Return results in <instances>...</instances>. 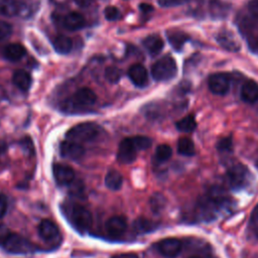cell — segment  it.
<instances>
[{"label":"cell","mask_w":258,"mask_h":258,"mask_svg":"<svg viewBox=\"0 0 258 258\" xmlns=\"http://www.w3.org/2000/svg\"><path fill=\"white\" fill-rule=\"evenodd\" d=\"M53 48L60 54L69 53L73 48V41L69 36L57 35L53 40Z\"/></svg>","instance_id":"obj_21"},{"label":"cell","mask_w":258,"mask_h":258,"mask_svg":"<svg viewBox=\"0 0 258 258\" xmlns=\"http://www.w3.org/2000/svg\"><path fill=\"white\" fill-rule=\"evenodd\" d=\"M257 166H258V161H257Z\"/></svg>","instance_id":"obj_44"},{"label":"cell","mask_w":258,"mask_h":258,"mask_svg":"<svg viewBox=\"0 0 258 258\" xmlns=\"http://www.w3.org/2000/svg\"><path fill=\"white\" fill-rule=\"evenodd\" d=\"M137 149L135 148L131 138L123 139L118 148L117 152V160L122 164L132 163L136 158Z\"/></svg>","instance_id":"obj_7"},{"label":"cell","mask_w":258,"mask_h":258,"mask_svg":"<svg viewBox=\"0 0 258 258\" xmlns=\"http://www.w3.org/2000/svg\"><path fill=\"white\" fill-rule=\"evenodd\" d=\"M60 155L64 158L72 160H78L85 154V148L78 142L75 141H62L59 145Z\"/></svg>","instance_id":"obj_8"},{"label":"cell","mask_w":258,"mask_h":258,"mask_svg":"<svg viewBox=\"0 0 258 258\" xmlns=\"http://www.w3.org/2000/svg\"><path fill=\"white\" fill-rule=\"evenodd\" d=\"M217 40L222 47H224L225 49H227L229 51L235 52L240 49V44H239L238 40L236 39L235 35L228 30L219 33Z\"/></svg>","instance_id":"obj_16"},{"label":"cell","mask_w":258,"mask_h":258,"mask_svg":"<svg viewBox=\"0 0 258 258\" xmlns=\"http://www.w3.org/2000/svg\"><path fill=\"white\" fill-rule=\"evenodd\" d=\"M38 234L42 240L51 241L58 236V229L52 221L43 220L38 225Z\"/></svg>","instance_id":"obj_14"},{"label":"cell","mask_w":258,"mask_h":258,"mask_svg":"<svg viewBox=\"0 0 258 258\" xmlns=\"http://www.w3.org/2000/svg\"><path fill=\"white\" fill-rule=\"evenodd\" d=\"M156 224L150 220H147L145 218H140L135 221L134 223V228L136 232L138 233H147L151 232L156 228Z\"/></svg>","instance_id":"obj_28"},{"label":"cell","mask_w":258,"mask_h":258,"mask_svg":"<svg viewBox=\"0 0 258 258\" xmlns=\"http://www.w3.org/2000/svg\"><path fill=\"white\" fill-rule=\"evenodd\" d=\"M132 142L137 150H145L151 146V139L146 136H135L132 137Z\"/></svg>","instance_id":"obj_31"},{"label":"cell","mask_w":258,"mask_h":258,"mask_svg":"<svg viewBox=\"0 0 258 258\" xmlns=\"http://www.w3.org/2000/svg\"><path fill=\"white\" fill-rule=\"evenodd\" d=\"M26 53L25 47L20 43H10L4 48V56L10 61L21 59Z\"/></svg>","instance_id":"obj_19"},{"label":"cell","mask_w":258,"mask_h":258,"mask_svg":"<svg viewBox=\"0 0 258 258\" xmlns=\"http://www.w3.org/2000/svg\"><path fill=\"white\" fill-rule=\"evenodd\" d=\"M189 0H158V4L161 7H174L185 4Z\"/></svg>","instance_id":"obj_35"},{"label":"cell","mask_w":258,"mask_h":258,"mask_svg":"<svg viewBox=\"0 0 258 258\" xmlns=\"http://www.w3.org/2000/svg\"><path fill=\"white\" fill-rule=\"evenodd\" d=\"M96 94L89 88H82L73 96V102L79 106H91L96 102Z\"/></svg>","instance_id":"obj_13"},{"label":"cell","mask_w":258,"mask_h":258,"mask_svg":"<svg viewBox=\"0 0 258 258\" xmlns=\"http://www.w3.org/2000/svg\"><path fill=\"white\" fill-rule=\"evenodd\" d=\"M209 89L215 95H226L230 89V77L226 73H215L209 78Z\"/></svg>","instance_id":"obj_6"},{"label":"cell","mask_w":258,"mask_h":258,"mask_svg":"<svg viewBox=\"0 0 258 258\" xmlns=\"http://www.w3.org/2000/svg\"><path fill=\"white\" fill-rule=\"evenodd\" d=\"M104 15L107 20L113 21L120 17V12H119V9L114 6H107L104 10Z\"/></svg>","instance_id":"obj_33"},{"label":"cell","mask_w":258,"mask_h":258,"mask_svg":"<svg viewBox=\"0 0 258 258\" xmlns=\"http://www.w3.org/2000/svg\"><path fill=\"white\" fill-rule=\"evenodd\" d=\"M12 82L18 89H20L23 92H26L30 89L32 81L30 75L26 71L18 70L13 74Z\"/></svg>","instance_id":"obj_20"},{"label":"cell","mask_w":258,"mask_h":258,"mask_svg":"<svg viewBox=\"0 0 258 258\" xmlns=\"http://www.w3.org/2000/svg\"><path fill=\"white\" fill-rule=\"evenodd\" d=\"M142 43L150 55L158 54L164 46V42L161 39V37L158 35H155V34L146 36L143 39Z\"/></svg>","instance_id":"obj_17"},{"label":"cell","mask_w":258,"mask_h":258,"mask_svg":"<svg viewBox=\"0 0 258 258\" xmlns=\"http://www.w3.org/2000/svg\"><path fill=\"white\" fill-rule=\"evenodd\" d=\"M249 177L250 172L248 168L243 164H236L232 166L227 173L228 182L230 186L235 189L245 186L249 180Z\"/></svg>","instance_id":"obj_5"},{"label":"cell","mask_w":258,"mask_h":258,"mask_svg":"<svg viewBox=\"0 0 258 258\" xmlns=\"http://www.w3.org/2000/svg\"><path fill=\"white\" fill-rule=\"evenodd\" d=\"M112 258H138V257L132 253H122V254L114 255Z\"/></svg>","instance_id":"obj_40"},{"label":"cell","mask_w":258,"mask_h":258,"mask_svg":"<svg viewBox=\"0 0 258 258\" xmlns=\"http://www.w3.org/2000/svg\"><path fill=\"white\" fill-rule=\"evenodd\" d=\"M128 77L137 87H144L148 82L147 71L141 63H135L131 66L128 71Z\"/></svg>","instance_id":"obj_11"},{"label":"cell","mask_w":258,"mask_h":258,"mask_svg":"<svg viewBox=\"0 0 258 258\" xmlns=\"http://www.w3.org/2000/svg\"><path fill=\"white\" fill-rule=\"evenodd\" d=\"M176 128L181 132H192L197 127L196 119L192 115H187L176 122Z\"/></svg>","instance_id":"obj_27"},{"label":"cell","mask_w":258,"mask_h":258,"mask_svg":"<svg viewBox=\"0 0 258 258\" xmlns=\"http://www.w3.org/2000/svg\"><path fill=\"white\" fill-rule=\"evenodd\" d=\"M167 37L168 40L171 44V46L175 49V50H180L184 44V42L188 39L187 35L181 31H170L167 33Z\"/></svg>","instance_id":"obj_23"},{"label":"cell","mask_w":258,"mask_h":258,"mask_svg":"<svg viewBox=\"0 0 258 258\" xmlns=\"http://www.w3.org/2000/svg\"><path fill=\"white\" fill-rule=\"evenodd\" d=\"M1 246L6 251L14 254H26L34 250V246L30 241H28L27 239H25L20 235H17L11 232L2 242Z\"/></svg>","instance_id":"obj_4"},{"label":"cell","mask_w":258,"mask_h":258,"mask_svg":"<svg viewBox=\"0 0 258 258\" xmlns=\"http://www.w3.org/2000/svg\"><path fill=\"white\" fill-rule=\"evenodd\" d=\"M123 182L122 175L117 170H109L105 176V184L112 190H117L121 187Z\"/></svg>","instance_id":"obj_22"},{"label":"cell","mask_w":258,"mask_h":258,"mask_svg":"<svg viewBox=\"0 0 258 258\" xmlns=\"http://www.w3.org/2000/svg\"><path fill=\"white\" fill-rule=\"evenodd\" d=\"M217 148L219 151H228L232 148V139L230 137H225L217 143Z\"/></svg>","instance_id":"obj_34"},{"label":"cell","mask_w":258,"mask_h":258,"mask_svg":"<svg viewBox=\"0 0 258 258\" xmlns=\"http://www.w3.org/2000/svg\"><path fill=\"white\" fill-rule=\"evenodd\" d=\"M177 73V66L174 58L164 55L155 61L151 67V75L155 81L164 82L171 80Z\"/></svg>","instance_id":"obj_2"},{"label":"cell","mask_w":258,"mask_h":258,"mask_svg":"<svg viewBox=\"0 0 258 258\" xmlns=\"http://www.w3.org/2000/svg\"><path fill=\"white\" fill-rule=\"evenodd\" d=\"M127 228L126 219L122 216H113L106 222V231L113 237L121 236Z\"/></svg>","instance_id":"obj_12"},{"label":"cell","mask_w":258,"mask_h":258,"mask_svg":"<svg viewBox=\"0 0 258 258\" xmlns=\"http://www.w3.org/2000/svg\"><path fill=\"white\" fill-rule=\"evenodd\" d=\"M189 258H201V257H199V256H192V257H189Z\"/></svg>","instance_id":"obj_43"},{"label":"cell","mask_w":258,"mask_h":258,"mask_svg":"<svg viewBox=\"0 0 258 258\" xmlns=\"http://www.w3.org/2000/svg\"><path fill=\"white\" fill-rule=\"evenodd\" d=\"M139 8H140V10H141L142 12H144V13H147L148 11L152 10V6L149 5V4H147V3H141V4L139 5Z\"/></svg>","instance_id":"obj_41"},{"label":"cell","mask_w":258,"mask_h":258,"mask_svg":"<svg viewBox=\"0 0 258 258\" xmlns=\"http://www.w3.org/2000/svg\"><path fill=\"white\" fill-rule=\"evenodd\" d=\"M12 33V26L10 23L0 20V40H4Z\"/></svg>","instance_id":"obj_32"},{"label":"cell","mask_w":258,"mask_h":258,"mask_svg":"<svg viewBox=\"0 0 258 258\" xmlns=\"http://www.w3.org/2000/svg\"><path fill=\"white\" fill-rule=\"evenodd\" d=\"M251 224H252V227H253L254 231H255L256 234L258 235V206L255 208V210H254V212H253Z\"/></svg>","instance_id":"obj_37"},{"label":"cell","mask_w":258,"mask_h":258,"mask_svg":"<svg viewBox=\"0 0 258 258\" xmlns=\"http://www.w3.org/2000/svg\"><path fill=\"white\" fill-rule=\"evenodd\" d=\"M93 0H75V2L81 7H88Z\"/></svg>","instance_id":"obj_42"},{"label":"cell","mask_w":258,"mask_h":258,"mask_svg":"<svg viewBox=\"0 0 258 258\" xmlns=\"http://www.w3.org/2000/svg\"><path fill=\"white\" fill-rule=\"evenodd\" d=\"M248 8L253 17L258 19V0H250Z\"/></svg>","instance_id":"obj_36"},{"label":"cell","mask_w":258,"mask_h":258,"mask_svg":"<svg viewBox=\"0 0 258 258\" xmlns=\"http://www.w3.org/2000/svg\"><path fill=\"white\" fill-rule=\"evenodd\" d=\"M7 211V200L3 195H0V218H2Z\"/></svg>","instance_id":"obj_38"},{"label":"cell","mask_w":258,"mask_h":258,"mask_svg":"<svg viewBox=\"0 0 258 258\" xmlns=\"http://www.w3.org/2000/svg\"><path fill=\"white\" fill-rule=\"evenodd\" d=\"M99 134V127L92 122L80 123L73 126L67 133L66 137L75 142H89L94 140Z\"/></svg>","instance_id":"obj_3"},{"label":"cell","mask_w":258,"mask_h":258,"mask_svg":"<svg viewBox=\"0 0 258 258\" xmlns=\"http://www.w3.org/2000/svg\"><path fill=\"white\" fill-rule=\"evenodd\" d=\"M241 98L246 103H255L258 100V85L252 80L244 83L241 89Z\"/></svg>","instance_id":"obj_15"},{"label":"cell","mask_w":258,"mask_h":258,"mask_svg":"<svg viewBox=\"0 0 258 258\" xmlns=\"http://www.w3.org/2000/svg\"><path fill=\"white\" fill-rule=\"evenodd\" d=\"M20 10V5L16 0H1L0 11L6 16H14Z\"/></svg>","instance_id":"obj_24"},{"label":"cell","mask_w":258,"mask_h":258,"mask_svg":"<svg viewBox=\"0 0 258 258\" xmlns=\"http://www.w3.org/2000/svg\"><path fill=\"white\" fill-rule=\"evenodd\" d=\"M62 212L72 226L81 233L87 232L92 225L91 213L82 205L77 203H64L62 206Z\"/></svg>","instance_id":"obj_1"},{"label":"cell","mask_w":258,"mask_h":258,"mask_svg":"<svg viewBox=\"0 0 258 258\" xmlns=\"http://www.w3.org/2000/svg\"><path fill=\"white\" fill-rule=\"evenodd\" d=\"M121 76H122L121 71L116 67H108L105 70V78L108 82L112 84L118 83L121 79Z\"/></svg>","instance_id":"obj_30"},{"label":"cell","mask_w":258,"mask_h":258,"mask_svg":"<svg viewBox=\"0 0 258 258\" xmlns=\"http://www.w3.org/2000/svg\"><path fill=\"white\" fill-rule=\"evenodd\" d=\"M9 233H10L9 230L5 226L0 225V245L2 244V242L5 240V238L8 236Z\"/></svg>","instance_id":"obj_39"},{"label":"cell","mask_w":258,"mask_h":258,"mask_svg":"<svg viewBox=\"0 0 258 258\" xmlns=\"http://www.w3.org/2000/svg\"><path fill=\"white\" fill-rule=\"evenodd\" d=\"M159 253L166 258H174L181 251V242L176 238H166L157 245Z\"/></svg>","instance_id":"obj_9"},{"label":"cell","mask_w":258,"mask_h":258,"mask_svg":"<svg viewBox=\"0 0 258 258\" xmlns=\"http://www.w3.org/2000/svg\"><path fill=\"white\" fill-rule=\"evenodd\" d=\"M52 173L53 177L57 184L66 185L73 182L75 178V171L74 169L66 164L61 163H54L52 166Z\"/></svg>","instance_id":"obj_10"},{"label":"cell","mask_w":258,"mask_h":258,"mask_svg":"<svg viewBox=\"0 0 258 258\" xmlns=\"http://www.w3.org/2000/svg\"><path fill=\"white\" fill-rule=\"evenodd\" d=\"M177 151L184 156H192L195 154V144L187 137H181L177 142Z\"/></svg>","instance_id":"obj_25"},{"label":"cell","mask_w":258,"mask_h":258,"mask_svg":"<svg viewBox=\"0 0 258 258\" xmlns=\"http://www.w3.org/2000/svg\"><path fill=\"white\" fill-rule=\"evenodd\" d=\"M85 18L79 12H70L63 18V25L69 30H78L84 27L85 25Z\"/></svg>","instance_id":"obj_18"},{"label":"cell","mask_w":258,"mask_h":258,"mask_svg":"<svg viewBox=\"0 0 258 258\" xmlns=\"http://www.w3.org/2000/svg\"><path fill=\"white\" fill-rule=\"evenodd\" d=\"M149 206L153 213L158 214L160 213L166 206V199L162 194L155 192L151 196L149 200Z\"/></svg>","instance_id":"obj_26"},{"label":"cell","mask_w":258,"mask_h":258,"mask_svg":"<svg viewBox=\"0 0 258 258\" xmlns=\"http://www.w3.org/2000/svg\"><path fill=\"white\" fill-rule=\"evenodd\" d=\"M171 154H172V149L167 144H160L156 147L155 158L159 162H163V161L168 160L171 157Z\"/></svg>","instance_id":"obj_29"}]
</instances>
